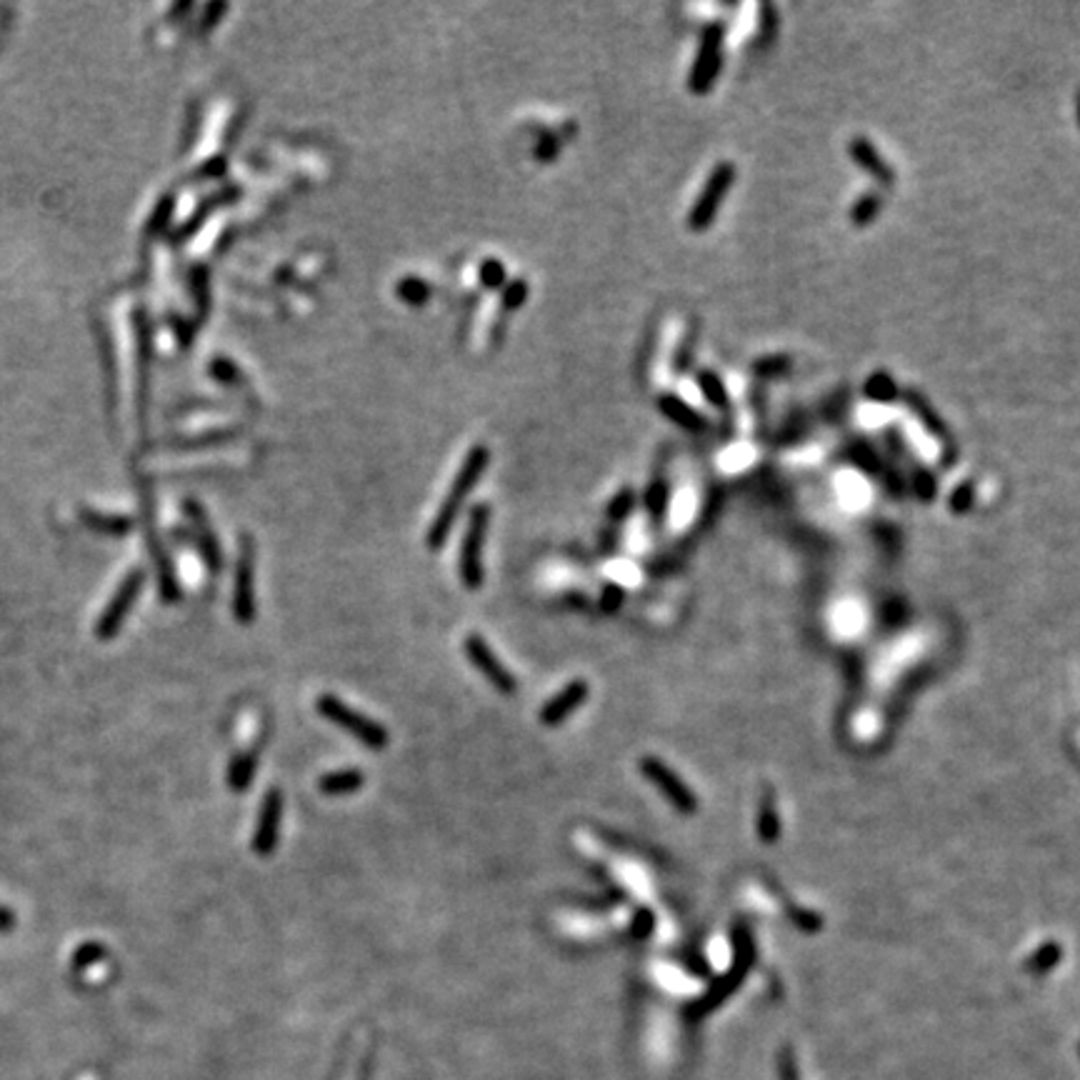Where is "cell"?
Listing matches in <instances>:
<instances>
[{"label":"cell","instance_id":"cell-27","mask_svg":"<svg viewBox=\"0 0 1080 1080\" xmlns=\"http://www.w3.org/2000/svg\"><path fill=\"white\" fill-rule=\"evenodd\" d=\"M478 275H480V280H483L485 288H493V290L505 288V268H503V263H498L495 258L485 260V263L480 265Z\"/></svg>","mask_w":1080,"mask_h":1080},{"label":"cell","instance_id":"cell-14","mask_svg":"<svg viewBox=\"0 0 1080 1080\" xmlns=\"http://www.w3.org/2000/svg\"><path fill=\"white\" fill-rule=\"evenodd\" d=\"M860 393H863L865 400H870V403H875V405H895V403H900V398H903V388L898 385L895 375L883 368L873 370V373L863 380Z\"/></svg>","mask_w":1080,"mask_h":1080},{"label":"cell","instance_id":"cell-7","mask_svg":"<svg viewBox=\"0 0 1080 1080\" xmlns=\"http://www.w3.org/2000/svg\"><path fill=\"white\" fill-rule=\"evenodd\" d=\"M255 545L250 535H243L238 545V565H235L233 583V615L240 625H250L255 620Z\"/></svg>","mask_w":1080,"mask_h":1080},{"label":"cell","instance_id":"cell-24","mask_svg":"<svg viewBox=\"0 0 1080 1080\" xmlns=\"http://www.w3.org/2000/svg\"><path fill=\"white\" fill-rule=\"evenodd\" d=\"M778 10L770 3H763L758 8V35H755V45L758 48H768L770 43L778 35Z\"/></svg>","mask_w":1080,"mask_h":1080},{"label":"cell","instance_id":"cell-2","mask_svg":"<svg viewBox=\"0 0 1080 1080\" xmlns=\"http://www.w3.org/2000/svg\"><path fill=\"white\" fill-rule=\"evenodd\" d=\"M315 710L323 715L325 720H330L333 725L343 728L345 733L353 735L358 743H363L370 750H385L390 743V735L385 730V725H380L378 720L368 718V715L358 713L355 708H350L348 703L338 698V695L323 693L315 698Z\"/></svg>","mask_w":1080,"mask_h":1080},{"label":"cell","instance_id":"cell-1","mask_svg":"<svg viewBox=\"0 0 1080 1080\" xmlns=\"http://www.w3.org/2000/svg\"><path fill=\"white\" fill-rule=\"evenodd\" d=\"M488 463H490V450L485 448V445H473V448L468 450L463 465H460V470L455 473L453 483H450L448 493H445V500L440 503L438 513H435L433 523H430V528H428V538H425V543H428L430 550H440L445 543H448V535H450V530H453L455 520H458L460 508L465 505V500H468L470 490L475 488V483H478V480L483 478L485 470H488Z\"/></svg>","mask_w":1080,"mask_h":1080},{"label":"cell","instance_id":"cell-21","mask_svg":"<svg viewBox=\"0 0 1080 1080\" xmlns=\"http://www.w3.org/2000/svg\"><path fill=\"white\" fill-rule=\"evenodd\" d=\"M255 753L253 750H245V753H238L233 760H230L228 765V788L233 790V793H245V790L250 788V783H253V775H255Z\"/></svg>","mask_w":1080,"mask_h":1080},{"label":"cell","instance_id":"cell-22","mask_svg":"<svg viewBox=\"0 0 1080 1080\" xmlns=\"http://www.w3.org/2000/svg\"><path fill=\"white\" fill-rule=\"evenodd\" d=\"M668 505H670L668 478H665V475H655L653 483H650L648 490H645V508H648L650 518L663 520L665 513H668Z\"/></svg>","mask_w":1080,"mask_h":1080},{"label":"cell","instance_id":"cell-30","mask_svg":"<svg viewBox=\"0 0 1080 1080\" xmlns=\"http://www.w3.org/2000/svg\"><path fill=\"white\" fill-rule=\"evenodd\" d=\"M693 348H695V330H688L685 338L680 340L678 350H675V358H673L675 373H685V370H688L690 360H693Z\"/></svg>","mask_w":1080,"mask_h":1080},{"label":"cell","instance_id":"cell-5","mask_svg":"<svg viewBox=\"0 0 1080 1080\" xmlns=\"http://www.w3.org/2000/svg\"><path fill=\"white\" fill-rule=\"evenodd\" d=\"M735 178H738V168H735L730 160H720V163L710 170L703 190H700L698 198H695L693 208L688 210V228L693 230V233H705V230L715 223L718 210L723 208Z\"/></svg>","mask_w":1080,"mask_h":1080},{"label":"cell","instance_id":"cell-28","mask_svg":"<svg viewBox=\"0 0 1080 1080\" xmlns=\"http://www.w3.org/2000/svg\"><path fill=\"white\" fill-rule=\"evenodd\" d=\"M633 505H635V493L630 488H623L620 493H615L613 500H610L608 518L615 520V523H618V520H625L630 510H633Z\"/></svg>","mask_w":1080,"mask_h":1080},{"label":"cell","instance_id":"cell-32","mask_svg":"<svg viewBox=\"0 0 1080 1080\" xmlns=\"http://www.w3.org/2000/svg\"><path fill=\"white\" fill-rule=\"evenodd\" d=\"M525 295H528V283L525 280H513V283H508L503 288V300H505V308H520V305L525 303Z\"/></svg>","mask_w":1080,"mask_h":1080},{"label":"cell","instance_id":"cell-17","mask_svg":"<svg viewBox=\"0 0 1080 1080\" xmlns=\"http://www.w3.org/2000/svg\"><path fill=\"white\" fill-rule=\"evenodd\" d=\"M905 460H908V468H910V488H913V493L918 495L920 503H933L935 498H938V478H935L933 470L928 468L925 463H920L918 458H913V453L905 455Z\"/></svg>","mask_w":1080,"mask_h":1080},{"label":"cell","instance_id":"cell-4","mask_svg":"<svg viewBox=\"0 0 1080 1080\" xmlns=\"http://www.w3.org/2000/svg\"><path fill=\"white\" fill-rule=\"evenodd\" d=\"M490 525V505L488 503H475L470 508L468 515V528H465L463 545H460L458 553V573L460 580L468 590H480L485 583V568H483V550H485V535H488Z\"/></svg>","mask_w":1080,"mask_h":1080},{"label":"cell","instance_id":"cell-19","mask_svg":"<svg viewBox=\"0 0 1080 1080\" xmlns=\"http://www.w3.org/2000/svg\"><path fill=\"white\" fill-rule=\"evenodd\" d=\"M363 785H365V773L355 768L333 770V773H325L323 778L318 780L320 793H325V795H348V793H355V790H360Z\"/></svg>","mask_w":1080,"mask_h":1080},{"label":"cell","instance_id":"cell-12","mask_svg":"<svg viewBox=\"0 0 1080 1080\" xmlns=\"http://www.w3.org/2000/svg\"><path fill=\"white\" fill-rule=\"evenodd\" d=\"M588 693L590 688L583 678L570 680L563 690H558V693L538 710V720L543 725H548V728H558V725H563L565 720H568L570 713H575V710L588 700Z\"/></svg>","mask_w":1080,"mask_h":1080},{"label":"cell","instance_id":"cell-33","mask_svg":"<svg viewBox=\"0 0 1080 1080\" xmlns=\"http://www.w3.org/2000/svg\"><path fill=\"white\" fill-rule=\"evenodd\" d=\"M1075 123H1078V128H1080V90H1078V95H1075Z\"/></svg>","mask_w":1080,"mask_h":1080},{"label":"cell","instance_id":"cell-26","mask_svg":"<svg viewBox=\"0 0 1080 1080\" xmlns=\"http://www.w3.org/2000/svg\"><path fill=\"white\" fill-rule=\"evenodd\" d=\"M973 503H975V483H973V480H963V483L955 485L953 493H950V498H948L950 513H955V515L968 513V510L973 508Z\"/></svg>","mask_w":1080,"mask_h":1080},{"label":"cell","instance_id":"cell-31","mask_svg":"<svg viewBox=\"0 0 1080 1080\" xmlns=\"http://www.w3.org/2000/svg\"><path fill=\"white\" fill-rule=\"evenodd\" d=\"M653 925H655V915L650 913L648 908H640L638 913L633 915V923H630V933H633V938L643 940V938H648L650 930H653Z\"/></svg>","mask_w":1080,"mask_h":1080},{"label":"cell","instance_id":"cell-29","mask_svg":"<svg viewBox=\"0 0 1080 1080\" xmlns=\"http://www.w3.org/2000/svg\"><path fill=\"white\" fill-rule=\"evenodd\" d=\"M623 598H625V590L620 588V585H605L603 593H600V600H598V610L603 615H613L618 613L620 605H623Z\"/></svg>","mask_w":1080,"mask_h":1080},{"label":"cell","instance_id":"cell-13","mask_svg":"<svg viewBox=\"0 0 1080 1080\" xmlns=\"http://www.w3.org/2000/svg\"><path fill=\"white\" fill-rule=\"evenodd\" d=\"M655 405H658V410L670 420V423L688 430V433H700V430L708 428V418H705L703 413H698V410H695L690 403H685L680 395L660 393L658 400H655Z\"/></svg>","mask_w":1080,"mask_h":1080},{"label":"cell","instance_id":"cell-6","mask_svg":"<svg viewBox=\"0 0 1080 1080\" xmlns=\"http://www.w3.org/2000/svg\"><path fill=\"white\" fill-rule=\"evenodd\" d=\"M900 403L910 410V415L918 420V425H923V430L930 435V438L938 440L940 460H943L940 465H943V468H953L955 458H958V445L953 443V433H950L943 415L935 410V405L915 388H903V398H900Z\"/></svg>","mask_w":1080,"mask_h":1080},{"label":"cell","instance_id":"cell-23","mask_svg":"<svg viewBox=\"0 0 1080 1080\" xmlns=\"http://www.w3.org/2000/svg\"><path fill=\"white\" fill-rule=\"evenodd\" d=\"M790 370H793V358H790L788 353L763 355V358H758L753 363V375L758 380L783 378V375L790 373Z\"/></svg>","mask_w":1080,"mask_h":1080},{"label":"cell","instance_id":"cell-9","mask_svg":"<svg viewBox=\"0 0 1080 1080\" xmlns=\"http://www.w3.org/2000/svg\"><path fill=\"white\" fill-rule=\"evenodd\" d=\"M640 773H643L645 778H648L650 783H653L655 788H658L660 793L670 800V805L680 810V813H695V810H698V800H695L693 790H690L688 785H685L683 780H680L678 775H675L660 758L645 755V758L640 760Z\"/></svg>","mask_w":1080,"mask_h":1080},{"label":"cell","instance_id":"cell-34","mask_svg":"<svg viewBox=\"0 0 1080 1080\" xmlns=\"http://www.w3.org/2000/svg\"><path fill=\"white\" fill-rule=\"evenodd\" d=\"M8 920H10V915H8V913H5V910H0V923H3V925H8Z\"/></svg>","mask_w":1080,"mask_h":1080},{"label":"cell","instance_id":"cell-18","mask_svg":"<svg viewBox=\"0 0 1080 1080\" xmlns=\"http://www.w3.org/2000/svg\"><path fill=\"white\" fill-rule=\"evenodd\" d=\"M695 383H698V390L703 393V398L708 400V405H713L715 410H720V413H730V393L728 388H725L723 378H720L715 370H698L695 373Z\"/></svg>","mask_w":1080,"mask_h":1080},{"label":"cell","instance_id":"cell-25","mask_svg":"<svg viewBox=\"0 0 1080 1080\" xmlns=\"http://www.w3.org/2000/svg\"><path fill=\"white\" fill-rule=\"evenodd\" d=\"M395 293H398V298H403L408 305H425L430 298V285L425 283V280L415 278V275H408V278L400 280Z\"/></svg>","mask_w":1080,"mask_h":1080},{"label":"cell","instance_id":"cell-20","mask_svg":"<svg viewBox=\"0 0 1080 1080\" xmlns=\"http://www.w3.org/2000/svg\"><path fill=\"white\" fill-rule=\"evenodd\" d=\"M883 208L885 198L880 190H868V193L858 195L855 203L850 205V225H853V228H868V225H873L875 220H878Z\"/></svg>","mask_w":1080,"mask_h":1080},{"label":"cell","instance_id":"cell-8","mask_svg":"<svg viewBox=\"0 0 1080 1080\" xmlns=\"http://www.w3.org/2000/svg\"><path fill=\"white\" fill-rule=\"evenodd\" d=\"M463 648H465V655H468L470 665H473V668L478 670V673L483 675V678L488 680L498 693L513 695L515 690H518V680H515V675L510 673L503 663H500V658L493 653V648L485 643L483 635L470 633L468 638H465Z\"/></svg>","mask_w":1080,"mask_h":1080},{"label":"cell","instance_id":"cell-10","mask_svg":"<svg viewBox=\"0 0 1080 1080\" xmlns=\"http://www.w3.org/2000/svg\"><path fill=\"white\" fill-rule=\"evenodd\" d=\"M280 820H283V790L270 788L260 800L258 823L253 830V853H258L260 858L278 848Z\"/></svg>","mask_w":1080,"mask_h":1080},{"label":"cell","instance_id":"cell-16","mask_svg":"<svg viewBox=\"0 0 1080 1080\" xmlns=\"http://www.w3.org/2000/svg\"><path fill=\"white\" fill-rule=\"evenodd\" d=\"M845 460L848 463H853L855 468L863 470V473L868 475H880L885 468V460L883 455L878 453V448H875L873 443H870L868 438H853L848 445H845L843 450Z\"/></svg>","mask_w":1080,"mask_h":1080},{"label":"cell","instance_id":"cell-11","mask_svg":"<svg viewBox=\"0 0 1080 1080\" xmlns=\"http://www.w3.org/2000/svg\"><path fill=\"white\" fill-rule=\"evenodd\" d=\"M848 155H850V160H853L855 168H860L865 175H870L873 183L878 185L880 190L895 188L893 165L885 160V155L875 148L873 140H870L868 135H853L848 143Z\"/></svg>","mask_w":1080,"mask_h":1080},{"label":"cell","instance_id":"cell-3","mask_svg":"<svg viewBox=\"0 0 1080 1080\" xmlns=\"http://www.w3.org/2000/svg\"><path fill=\"white\" fill-rule=\"evenodd\" d=\"M723 45H725V25L713 20L703 25L695 50L693 65L688 73V90L693 95H708L718 83L723 73Z\"/></svg>","mask_w":1080,"mask_h":1080},{"label":"cell","instance_id":"cell-15","mask_svg":"<svg viewBox=\"0 0 1080 1080\" xmlns=\"http://www.w3.org/2000/svg\"><path fill=\"white\" fill-rule=\"evenodd\" d=\"M140 585H143V573H133L128 580H125V585L120 588V593L115 595L113 605H110V608L105 610L103 620H100V628H98L100 635H110L115 628H118L120 620H123V615L128 613L130 603H133L135 593L140 590Z\"/></svg>","mask_w":1080,"mask_h":1080}]
</instances>
